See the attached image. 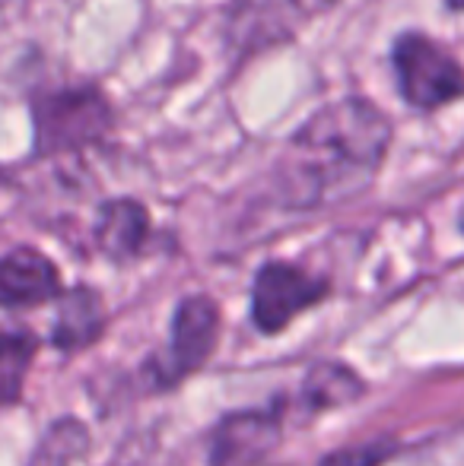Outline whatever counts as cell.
Returning <instances> with one entry per match:
<instances>
[{
	"label": "cell",
	"mask_w": 464,
	"mask_h": 466,
	"mask_svg": "<svg viewBox=\"0 0 464 466\" xmlns=\"http://www.w3.org/2000/svg\"><path fill=\"white\" fill-rule=\"evenodd\" d=\"M395 451V444L378 441V444H356V448H344L331 454L322 466H378L385 457Z\"/></svg>",
	"instance_id": "15"
},
{
	"label": "cell",
	"mask_w": 464,
	"mask_h": 466,
	"mask_svg": "<svg viewBox=\"0 0 464 466\" xmlns=\"http://www.w3.org/2000/svg\"><path fill=\"white\" fill-rule=\"evenodd\" d=\"M280 441L277 410H248L226 416L211 441L213 466H252Z\"/></svg>",
	"instance_id": "7"
},
{
	"label": "cell",
	"mask_w": 464,
	"mask_h": 466,
	"mask_svg": "<svg viewBox=\"0 0 464 466\" xmlns=\"http://www.w3.org/2000/svg\"><path fill=\"white\" fill-rule=\"evenodd\" d=\"M378 466H464V425L407 451H391Z\"/></svg>",
	"instance_id": "12"
},
{
	"label": "cell",
	"mask_w": 464,
	"mask_h": 466,
	"mask_svg": "<svg viewBox=\"0 0 464 466\" xmlns=\"http://www.w3.org/2000/svg\"><path fill=\"white\" fill-rule=\"evenodd\" d=\"M32 356V339L26 333H13V337H0V397H10L19 387L23 369Z\"/></svg>",
	"instance_id": "14"
},
{
	"label": "cell",
	"mask_w": 464,
	"mask_h": 466,
	"mask_svg": "<svg viewBox=\"0 0 464 466\" xmlns=\"http://www.w3.org/2000/svg\"><path fill=\"white\" fill-rule=\"evenodd\" d=\"M391 147V121L366 98L318 108L286 143L277 181L290 207H331L372 185Z\"/></svg>",
	"instance_id": "1"
},
{
	"label": "cell",
	"mask_w": 464,
	"mask_h": 466,
	"mask_svg": "<svg viewBox=\"0 0 464 466\" xmlns=\"http://www.w3.org/2000/svg\"><path fill=\"white\" fill-rule=\"evenodd\" d=\"M61 292V273L36 248H16L0 258V308H29Z\"/></svg>",
	"instance_id": "8"
},
{
	"label": "cell",
	"mask_w": 464,
	"mask_h": 466,
	"mask_svg": "<svg viewBox=\"0 0 464 466\" xmlns=\"http://www.w3.org/2000/svg\"><path fill=\"white\" fill-rule=\"evenodd\" d=\"M325 279L309 277L293 264H264L254 277L252 289V320L258 330L277 333L296 314L325 299Z\"/></svg>",
	"instance_id": "4"
},
{
	"label": "cell",
	"mask_w": 464,
	"mask_h": 466,
	"mask_svg": "<svg viewBox=\"0 0 464 466\" xmlns=\"http://www.w3.org/2000/svg\"><path fill=\"white\" fill-rule=\"evenodd\" d=\"M337 0H235L230 29L245 48L284 42L299 23L335 6Z\"/></svg>",
	"instance_id": "6"
},
{
	"label": "cell",
	"mask_w": 464,
	"mask_h": 466,
	"mask_svg": "<svg viewBox=\"0 0 464 466\" xmlns=\"http://www.w3.org/2000/svg\"><path fill=\"white\" fill-rule=\"evenodd\" d=\"M397 89L410 108L436 111L464 96L461 61L423 32H404L391 48Z\"/></svg>",
	"instance_id": "2"
},
{
	"label": "cell",
	"mask_w": 464,
	"mask_h": 466,
	"mask_svg": "<svg viewBox=\"0 0 464 466\" xmlns=\"http://www.w3.org/2000/svg\"><path fill=\"white\" fill-rule=\"evenodd\" d=\"M83 444H87L83 429L77 422H70V419H64V422L55 425V429H51V435L45 438L42 454H38L36 466H67L77 457V451H80Z\"/></svg>",
	"instance_id": "13"
},
{
	"label": "cell",
	"mask_w": 464,
	"mask_h": 466,
	"mask_svg": "<svg viewBox=\"0 0 464 466\" xmlns=\"http://www.w3.org/2000/svg\"><path fill=\"white\" fill-rule=\"evenodd\" d=\"M150 232V216L137 200H112L102 207L99 226H96V238L99 248L115 260L134 258L143 248Z\"/></svg>",
	"instance_id": "9"
},
{
	"label": "cell",
	"mask_w": 464,
	"mask_h": 466,
	"mask_svg": "<svg viewBox=\"0 0 464 466\" xmlns=\"http://www.w3.org/2000/svg\"><path fill=\"white\" fill-rule=\"evenodd\" d=\"M102 330V299L89 289H77L61 301L55 324V343L61 350H80Z\"/></svg>",
	"instance_id": "10"
},
{
	"label": "cell",
	"mask_w": 464,
	"mask_h": 466,
	"mask_svg": "<svg viewBox=\"0 0 464 466\" xmlns=\"http://www.w3.org/2000/svg\"><path fill=\"white\" fill-rule=\"evenodd\" d=\"M461 232H464V209H461Z\"/></svg>",
	"instance_id": "17"
},
{
	"label": "cell",
	"mask_w": 464,
	"mask_h": 466,
	"mask_svg": "<svg viewBox=\"0 0 464 466\" xmlns=\"http://www.w3.org/2000/svg\"><path fill=\"white\" fill-rule=\"evenodd\" d=\"M363 393V380L353 374L347 365L337 362H325L315 365L309 371L303 384V403L309 412H322V410H335V406L353 403Z\"/></svg>",
	"instance_id": "11"
},
{
	"label": "cell",
	"mask_w": 464,
	"mask_h": 466,
	"mask_svg": "<svg viewBox=\"0 0 464 466\" xmlns=\"http://www.w3.org/2000/svg\"><path fill=\"white\" fill-rule=\"evenodd\" d=\"M449 10H464V0H446Z\"/></svg>",
	"instance_id": "16"
},
{
	"label": "cell",
	"mask_w": 464,
	"mask_h": 466,
	"mask_svg": "<svg viewBox=\"0 0 464 466\" xmlns=\"http://www.w3.org/2000/svg\"><path fill=\"white\" fill-rule=\"evenodd\" d=\"M220 337V308L207 295H188L172 318V339H169V380L185 374L211 359Z\"/></svg>",
	"instance_id": "5"
},
{
	"label": "cell",
	"mask_w": 464,
	"mask_h": 466,
	"mask_svg": "<svg viewBox=\"0 0 464 466\" xmlns=\"http://www.w3.org/2000/svg\"><path fill=\"white\" fill-rule=\"evenodd\" d=\"M36 143L42 153H70L99 143L112 127V108L99 89H55L36 98Z\"/></svg>",
	"instance_id": "3"
}]
</instances>
